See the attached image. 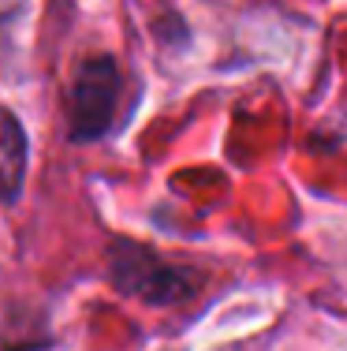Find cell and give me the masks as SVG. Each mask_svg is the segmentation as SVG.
Wrapping results in <instances>:
<instances>
[{
	"instance_id": "cell-1",
	"label": "cell",
	"mask_w": 347,
	"mask_h": 351,
	"mask_svg": "<svg viewBox=\"0 0 347 351\" xmlns=\"http://www.w3.org/2000/svg\"><path fill=\"white\" fill-rule=\"evenodd\" d=\"M109 280L116 291L142 299L153 306L183 303L198 291V273L161 258L157 250L135 243V239H112L109 247Z\"/></svg>"
},
{
	"instance_id": "cell-2",
	"label": "cell",
	"mask_w": 347,
	"mask_h": 351,
	"mask_svg": "<svg viewBox=\"0 0 347 351\" xmlns=\"http://www.w3.org/2000/svg\"><path fill=\"white\" fill-rule=\"evenodd\" d=\"M123 94V71L112 56H86L68 86V138L71 142H97L112 131L116 108Z\"/></svg>"
},
{
	"instance_id": "cell-3",
	"label": "cell",
	"mask_w": 347,
	"mask_h": 351,
	"mask_svg": "<svg viewBox=\"0 0 347 351\" xmlns=\"http://www.w3.org/2000/svg\"><path fill=\"white\" fill-rule=\"evenodd\" d=\"M30 142L19 116L0 105V206H15L27 187Z\"/></svg>"
}]
</instances>
